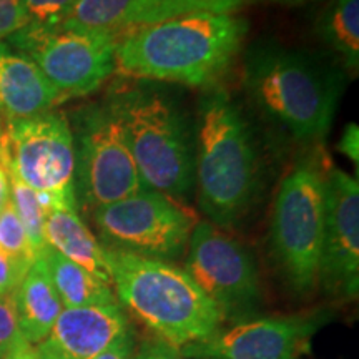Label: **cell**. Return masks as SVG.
<instances>
[{
    "label": "cell",
    "instance_id": "obj_1",
    "mask_svg": "<svg viewBox=\"0 0 359 359\" xmlns=\"http://www.w3.org/2000/svg\"><path fill=\"white\" fill-rule=\"evenodd\" d=\"M248 32L231 13H187L138 27L118 39L115 72L138 80L213 87L230 69Z\"/></svg>",
    "mask_w": 359,
    "mask_h": 359
},
{
    "label": "cell",
    "instance_id": "obj_2",
    "mask_svg": "<svg viewBox=\"0 0 359 359\" xmlns=\"http://www.w3.org/2000/svg\"><path fill=\"white\" fill-rule=\"evenodd\" d=\"M241 83L251 105L299 143H316L330 133L344 87L334 65L276 42L250 47Z\"/></svg>",
    "mask_w": 359,
    "mask_h": 359
},
{
    "label": "cell",
    "instance_id": "obj_3",
    "mask_svg": "<svg viewBox=\"0 0 359 359\" xmlns=\"http://www.w3.org/2000/svg\"><path fill=\"white\" fill-rule=\"evenodd\" d=\"M262 182L253 127L222 87H208L195 120V187L198 205L218 228L236 226L250 212Z\"/></svg>",
    "mask_w": 359,
    "mask_h": 359
},
{
    "label": "cell",
    "instance_id": "obj_4",
    "mask_svg": "<svg viewBox=\"0 0 359 359\" xmlns=\"http://www.w3.org/2000/svg\"><path fill=\"white\" fill-rule=\"evenodd\" d=\"M150 190L175 201L195 188V122L158 82L115 83L105 98Z\"/></svg>",
    "mask_w": 359,
    "mask_h": 359
},
{
    "label": "cell",
    "instance_id": "obj_5",
    "mask_svg": "<svg viewBox=\"0 0 359 359\" xmlns=\"http://www.w3.org/2000/svg\"><path fill=\"white\" fill-rule=\"evenodd\" d=\"M120 306L178 349L213 334L223 318L185 269L170 262L105 248Z\"/></svg>",
    "mask_w": 359,
    "mask_h": 359
},
{
    "label": "cell",
    "instance_id": "obj_6",
    "mask_svg": "<svg viewBox=\"0 0 359 359\" xmlns=\"http://www.w3.org/2000/svg\"><path fill=\"white\" fill-rule=\"evenodd\" d=\"M326 213V168L316 155L299 160L281 182L269 241L275 262L298 294L318 288Z\"/></svg>",
    "mask_w": 359,
    "mask_h": 359
},
{
    "label": "cell",
    "instance_id": "obj_7",
    "mask_svg": "<svg viewBox=\"0 0 359 359\" xmlns=\"http://www.w3.org/2000/svg\"><path fill=\"white\" fill-rule=\"evenodd\" d=\"M75 151V195L90 212L147 190L107 102L90 103L72 114Z\"/></svg>",
    "mask_w": 359,
    "mask_h": 359
},
{
    "label": "cell",
    "instance_id": "obj_8",
    "mask_svg": "<svg viewBox=\"0 0 359 359\" xmlns=\"http://www.w3.org/2000/svg\"><path fill=\"white\" fill-rule=\"evenodd\" d=\"M0 161L8 173L39 193L45 212L55 206L79 210L74 137L67 116L47 111L8 122Z\"/></svg>",
    "mask_w": 359,
    "mask_h": 359
},
{
    "label": "cell",
    "instance_id": "obj_9",
    "mask_svg": "<svg viewBox=\"0 0 359 359\" xmlns=\"http://www.w3.org/2000/svg\"><path fill=\"white\" fill-rule=\"evenodd\" d=\"M6 42L29 57L64 100L97 92L115 74L114 35L27 24Z\"/></svg>",
    "mask_w": 359,
    "mask_h": 359
},
{
    "label": "cell",
    "instance_id": "obj_10",
    "mask_svg": "<svg viewBox=\"0 0 359 359\" xmlns=\"http://www.w3.org/2000/svg\"><path fill=\"white\" fill-rule=\"evenodd\" d=\"M103 248L173 262L188 248L195 217L155 190L130 195L92 212Z\"/></svg>",
    "mask_w": 359,
    "mask_h": 359
},
{
    "label": "cell",
    "instance_id": "obj_11",
    "mask_svg": "<svg viewBox=\"0 0 359 359\" xmlns=\"http://www.w3.org/2000/svg\"><path fill=\"white\" fill-rule=\"evenodd\" d=\"M185 271L222 314L238 320L262 304V285L253 255L240 241L210 222L193 228L187 248Z\"/></svg>",
    "mask_w": 359,
    "mask_h": 359
},
{
    "label": "cell",
    "instance_id": "obj_12",
    "mask_svg": "<svg viewBox=\"0 0 359 359\" xmlns=\"http://www.w3.org/2000/svg\"><path fill=\"white\" fill-rule=\"evenodd\" d=\"M327 320L326 311H309L238 321L180 351L193 359H296Z\"/></svg>",
    "mask_w": 359,
    "mask_h": 359
},
{
    "label": "cell",
    "instance_id": "obj_13",
    "mask_svg": "<svg viewBox=\"0 0 359 359\" xmlns=\"http://www.w3.org/2000/svg\"><path fill=\"white\" fill-rule=\"evenodd\" d=\"M318 285L336 299L351 302L359 290L358 178L331 167L326 172V213Z\"/></svg>",
    "mask_w": 359,
    "mask_h": 359
},
{
    "label": "cell",
    "instance_id": "obj_14",
    "mask_svg": "<svg viewBox=\"0 0 359 359\" xmlns=\"http://www.w3.org/2000/svg\"><path fill=\"white\" fill-rule=\"evenodd\" d=\"M130 331L120 303L98 304L62 309L47 339L67 356L92 359Z\"/></svg>",
    "mask_w": 359,
    "mask_h": 359
},
{
    "label": "cell",
    "instance_id": "obj_15",
    "mask_svg": "<svg viewBox=\"0 0 359 359\" xmlns=\"http://www.w3.org/2000/svg\"><path fill=\"white\" fill-rule=\"evenodd\" d=\"M60 93L37 65L11 43L0 42V115L8 122L47 114Z\"/></svg>",
    "mask_w": 359,
    "mask_h": 359
},
{
    "label": "cell",
    "instance_id": "obj_16",
    "mask_svg": "<svg viewBox=\"0 0 359 359\" xmlns=\"http://www.w3.org/2000/svg\"><path fill=\"white\" fill-rule=\"evenodd\" d=\"M20 333L30 344L42 343L50 336L64 303L40 258L30 266L12 293Z\"/></svg>",
    "mask_w": 359,
    "mask_h": 359
},
{
    "label": "cell",
    "instance_id": "obj_17",
    "mask_svg": "<svg viewBox=\"0 0 359 359\" xmlns=\"http://www.w3.org/2000/svg\"><path fill=\"white\" fill-rule=\"evenodd\" d=\"M43 235L47 246L111 285L105 248L79 217V210L48 208L45 212Z\"/></svg>",
    "mask_w": 359,
    "mask_h": 359
},
{
    "label": "cell",
    "instance_id": "obj_18",
    "mask_svg": "<svg viewBox=\"0 0 359 359\" xmlns=\"http://www.w3.org/2000/svg\"><path fill=\"white\" fill-rule=\"evenodd\" d=\"M37 258H40V262L47 269L48 276L64 303V308L118 303L111 285L98 280L95 275L62 257L50 246H45Z\"/></svg>",
    "mask_w": 359,
    "mask_h": 359
},
{
    "label": "cell",
    "instance_id": "obj_19",
    "mask_svg": "<svg viewBox=\"0 0 359 359\" xmlns=\"http://www.w3.org/2000/svg\"><path fill=\"white\" fill-rule=\"evenodd\" d=\"M318 34L348 72L359 67V0H333L318 19Z\"/></svg>",
    "mask_w": 359,
    "mask_h": 359
},
{
    "label": "cell",
    "instance_id": "obj_20",
    "mask_svg": "<svg viewBox=\"0 0 359 359\" xmlns=\"http://www.w3.org/2000/svg\"><path fill=\"white\" fill-rule=\"evenodd\" d=\"M245 0H133L123 35L130 30L187 15V13H231Z\"/></svg>",
    "mask_w": 359,
    "mask_h": 359
},
{
    "label": "cell",
    "instance_id": "obj_21",
    "mask_svg": "<svg viewBox=\"0 0 359 359\" xmlns=\"http://www.w3.org/2000/svg\"><path fill=\"white\" fill-rule=\"evenodd\" d=\"M133 0H79L64 25L93 34L123 35Z\"/></svg>",
    "mask_w": 359,
    "mask_h": 359
},
{
    "label": "cell",
    "instance_id": "obj_22",
    "mask_svg": "<svg viewBox=\"0 0 359 359\" xmlns=\"http://www.w3.org/2000/svg\"><path fill=\"white\" fill-rule=\"evenodd\" d=\"M8 182H11V201L13 210H15L17 217L24 224L30 243H32L35 253L39 257L40 251L47 246L43 235L45 208L40 203L39 193L27 187L24 182H20L15 175L8 173Z\"/></svg>",
    "mask_w": 359,
    "mask_h": 359
},
{
    "label": "cell",
    "instance_id": "obj_23",
    "mask_svg": "<svg viewBox=\"0 0 359 359\" xmlns=\"http://www.w3.org/2000/svg\"><path fill=\"white\" fill-rule=\"evenodd\" d=\"M0 250L24 273L29 271L37 259V253L11 200L0 212Z\"/></svg>",
    "mask_w": 359,
    "mask_h": 359
},
{
    "label": "cell",
    "instance_id": "obj_24",
    "mask_svg": "<svg viewBox=\"0 0 359 359\" xmlns=\"http://www.w3.org/2000/svg\"><path fill=\"white\" fill-rule=\"evenodd\" d=\"M22 2L29 17V24L58 25L64 24L79 0H22Z\"/></svg>",
    "mask_w": 359,
    "mask_h": 359
},
{
    "label": "cell",
    "instance_id": "obj_25",
    "mask_svg": "<svg viewBox=\"0 0 359 359\" xmlns=\"http://www.w3.org/2000/svg\"><path fill=\"white\" fill-rule=\"evenodd\" d=\"M24 339L12 294L0 298V359H8Z\"/></svg>",
    "mask_w": 359,
    "mask_h": 359
},
{
    "label": "cell",
    "instance_id": "obj_26",
    "mask_svg": "<svg viewBox=\"0 0 359 359\" xmlns=\"http://www.w3.org/2000/svg\"><path fill=\"white\" fill-rule=\"evenodd\" d=\"M29 24L22 0H0V42Z\"/></svg>",
    "mask_w": 359,
    "mask_h": 359
},
{
    "label": "cell",
    "instance_id": "obj_27",
    "mask_svg": "<svg viewBox=\"0 0 359 359\" xmlns=\"http://www.w3.org/2000/svg\"><path fill=\"white\" fill-rule=\"evenodd\" d=\"M132 359H187L182 351L167 341L156 338L143 341L140 348L133 353Z\"/></svg>",
    "mask_w": 359,
    "mask_h": 359
},
{
    "label": "cell",
    "instance_id": "obj_28",
    "mask_svg": "<svg viewBox=\"0 0 359 359\" xmlns=\"http://www.w3.org/2000/svg\"><path fill=\"white\" fill-rule=\"evenodd\" d=\"M25 275L27 273L22 271V269L17 266L2 250H0V298H2V296L12 294Z\"/></svg>",
    "mask_w": 359,
    "mask_h": 359
},
{
    "label": "cell",
    "instance_id": "obj_29",
    "mask_svg": "<svg viewBox=\"0 0 359 359\" xmlns=\"http://www.w3.org/2000/svg\"><path fill=\"white\" fill-rule=\"evenodd\" d=\"M135 353V339L133 333L130 331L120 339H116L111 346H109L105 351L98 353L97 356L92 359H132Z\"/></svg>",
    "mask_w": 359,
    "mask_h": 359
},
{
    "label": "cell",
    "instance_id": "obj_30",
    "mask_svg": "<svg viewBox=\"0 0 359 359\" xmlns=\"http://www.w3.org/2000/svg\"><path fill=\"white\" fill-rule=\"evenodd\" d=\"M338 150L343 155H346L349 160L353 161L358 167L359 161V128L356 123H348L346 128L343 130V135H341Z\"/></svg>",
    "mask_w": 359,
    "mask_h": 359
},
{
    "label": "cell",
    "instance_id": "obj_31",
    "mask_svg": "<svg viewBox=\"0 0 359 359\" xmlns=\"http://www.w3.org/2000/svg\"><path fill=\"white\" fill-rule=\"evenodd\" d=\"M37 351L40 354V359H74L67 356L64 351H60V349L48 339H45L42 343L37 344Z\"/></svg>",
    "mask_w": 359,
    "mask_h": 359
},
{
    "label": "cell",
    "instance_id": "obj_32",
    "mask_svg": "<svg viewBox=\"0 0 359 359\" xmlns=\"http://www.w3.org/2000/svg\"><path fill=\"white\" fill-rule=\"evenodd\" d=\"M8 200H11V182H8V173L6 167L0 161V212L8 203Z\"/></svg>",
    "mask_w": 359,
    "mask_h": 359
},
{
    "label": "cell",
    "instance_id": "obj_33",
    "mask_svg": "<svg viewBox=\"0 0 359 359\" xmlns=\"http://www.w3.org/2000/svg\"><path fill=\"white\" fill-rule=\"evenodd\" d=\"M8 359H40V354L34 344L27 343V341H22Z\"/></svg>",
    "mask_w": 359,
    "mask_h": 359
},
{
    "label": "cell",
    "instance_id": "obj_34",
    "mask_svg": "<svg viewBox=\"0 0 359 359\" xmlns=\"http://www.w3.org/2000/svg\"><path fill=\"white\" fill-rule=\"evenodd\" d=\"M275 2H293V4H296V2H306V0H275Z\"/></svg>",
    "mask_w": 359,
    "mask_h": 359
},
{
    "label": "cell",
    "instance_id": "obj_35",
    "mask_svg": "<svg viewBox=\"0 0 359 359\" xmlns=\"http://www.w3.org/2000/svg\"><path fill=\"white\" fill-rule=\"evenodd\" d=\"M2 135H4V128H2V123H0V145H2Z\"/></svg>",
    "mask_w": 359,
    "mask_h": 359
}]
</instances>
